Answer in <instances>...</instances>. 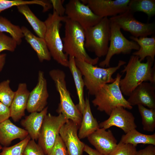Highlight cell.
<instances>
[{"label":"cell","mask_w":155,"mask_h":155,"mask_svg":"<svg viewBox=\"0 0 155 155\" xmlns=\"http://www.w3.org/2000/svg\"><path fill=\"white\" fill-rule=\"evenodd\" d=\"M145 63L141 62L138 57L132 55L121 72L125 73L121 78L119 86L123 94L129 96L139 85L144 82L155 84V66L154 61L146 57Z\"/></svg>","instance_id":"6da1fadb"},{"label":"cell","mask_w":155,"mask_h":155,"mask_svg":"<svg viewBox=\"0 0 155 155\" xmlns=\"http://www.w3.org/2000/svg\"><path fill=\"white\" fill-rule=\"evenodd\" d=\"M66 17L64 22L65 36L62 40L64 52L68 56L73 57L75 59L93 65L96 64L99 58L91 57L86 51L84 29L78 23Z\"/></svg>","instance_id":"7a4b0ae2"},{"label":"cell","mask_w":155,"mask_h":155,"mask_svg":"<svg viewBox=\"0 0 155 155\" xmlns=\"http://www.w3.org/2000/svg\"><path fill=\"white\" fill-rule=\"evenodd\" d=\"M75 61L83 77L84 85L89 94L94 96L104 85L115 81L113 75L126 63L124 61L120 60L116 66L103 68L80 59H75Z\"/></svg>","instance_id":"3957f363"},{"label":"cell","mask_w":155,"mask_h":155,"mask_svg":"<svg viewBox=\"0 0 155 155\" xmlns=\"http://www.w3.org/2000/svg\"><path fill=\"white\" fill-rule=\"evenodd\" d=\"M122 75L118 73L115 81L102 86L94 95L92 100L93 105L97 109L104 112L109 116L112 111L119 107L131 109L133 106L123 96L119 86Z\"/></svg>","instance_id":"277c9868"},{"label":"cell","mask_w":155,"mask_h":155,"mask_svg":"<svg viewBox=\"0 0 155 155\" xmlns=\"http://www.w3.org/2000/svg\"><path fill=\"white\" fill-rule=\"evenodd\" d=\"M66 16H60L53 11L49 13L44 21L46 30L44 37L47 46L51 57L58 63L68 67V56L63 51V42L60 33L62 22H64Z\"/></svg>","instance_id":"5b68a950"},{"label":"cell","mask_w":155,"mask_h":155,"mask_svg":"<svg viewBox=\"0 0 155 155\" xmlns=\"http://www.w3.org/2000/svg\"><path fill=\"white\" fill-rule=\"evenodd\" d=\"M49 73L55 83L57 90L59 95L60 102L57 112L59 114H63L68 119L71 120L80 126L82 115L74 103L67 89L65 73L62 70L54 69L50 70Z\"/></svg>","instance_id":"8992f818"},{"label":"cell","mask_w":155,"mask_h":155,"mask_svg":"<svg viewBox=\"0 0 155 155\" xmlns=\"http://www.w3.org/2000/svg\"><path fill=\"white\" fill-rule=\"evenodd\" d=\"M84 30L85 49L94 53L99 58L105 56L108 51L111 36L109 18H103L97 24Z\"/></svg>","instance_id":"52a82bcc"},{"label":"cell","mask_w":155,"mask_h":155,"mask_svg":"<svg viewBox=\"0 0 155 155\" xmlns=\"http://www.w3.org/2000/svg\"><path fill=\"white\" fill-rule=\"evenodd\" d=\"M110 44L104 59L99 63L101 67H109L111 59L115 55L129 54L133 50L137 51L140 48L135 42L129 40L124 36L121 29L115 23L110 22Z\"/></svg>","instance_id":"ba28073f"},{"label":"cell","mask_w":155,"mask_h":155,"mask_svg":"<svg viewBox=\"0 0 155 155\" xmlns=\"http://www.w3.org/2000/svg\"><path fill=\"white\" fill-rule=\"evenodd\" d=\"M68 120L61 114L56 116L49 113L45 117L38 144L45 155H48L50 152L61 127Z\"/></svg>","instance_id":"9c48e42d"},{"label":"cell","mask_w":155,"mask_h":155,"mask_svg":"<svg viewBox=\"0 0 155 155\" xmlns=\"http://www.w3.org/2000/svg\"><path fill=\"white\" fill-rule=\"evenodd\" d=\"M109 19L121 29L129 32L132 36L135 37H147L155 33L154 22L145 23L138 21L128 9L125 12L112 17Z\"/></svg>","instance_id":"30bf717a"},{"label":"cell","mask_w":155,"mask_h":155,"mask_svg":"<svg viewBox=\"0 0 155 155\" xmlns=\"http://www.w3.org/2000/svg\"><path fill=\"white\" fill-rule=\"evenodd\" d=\"M65 8L67 17L78 23L84 29L95 25L102 18L95 14L80 0H70Z\"/></svg>","instance_id":"8fae6325"},{"label":"cell","mask_w":155,"mask_h":155,"mask_svg":"<svg viewBox=\"0 0 155 155\" xmlns=\"http://www.w3.org/2000/svg\"><path fill=\"white\" fill-rule=\"evenodd\" d=\"M93 12L103 18L113 17L122 13L128 9L130 0H81Z\"/></svg>","instance_id":"7c38bea8"},{"label":"cell","mask_w":155,"mask_h":155,"mask_svg":"<svg viewBox=\"0 0 155 155\" xmlns=\"http://www.w3.org/2000/svg\"><path fill=\"white\" fill-rule=\"evenodd\" d=\"M49 96L46 80L43 71L39 70L37 84L30 92L26 109L27 111L31 113L42 111L46 107Z\"/></svg>","instance_id":"4fadbf2b"},{"label":"cell","mask_w":155,"mask_h":155,"mask_svg":"<svg viewBox=\"0 0 155 155\" xmlns=\"http://www.w3.org/2000/svg\"><path fill=\"white\" fill-rule=\"evenodd\" d=\"M109 116L107 119L99 124L100 128L106 129L112 126H116L126 133L137 127L132 113L123 107L115 108Z\"/></svg>","instance_id":"5bb4252c"},{"label":"cell","mask_w":155,"mask_h":155,"mask_svg":"<svg viewBox=\"0 0 155 155\" xmlns=\"http://www.w3.org/2000/svg\"><path fill=\"white\" fill-rule=\"evenodd\" d=\"M80 126L68 120L62 126L59 135L66 147L68 155H82L85 144L80 140L78 134Z\"/></svg>","instance_id":"9a60e30c"},{"label":"cell","mask_w":155,"mask_h":155,"mask_svg":"<svg viewBox=\"0 0 155 155\" xmlns=\"http://www.w3.org/2000/svg\"><path fill=\"white\" fill-rule=\"evenodd\" d=\"M127 100L132 106L141 105L155 109V84L144 82L138 86L131 93Z\"/></svg>","instance_id":"2e32d148"},{"label":"cell","mask_w":155,"mask_h":155,"mask_svg":"<svg viewBox=\"0 0 155 155\" xmlns=\"http://www.w3.org/2000/svg\"><path fill=\"white\" fill-rule=\"evenodd\" d=\"M87 137L96 150L103 155H108L117 144L112 131L104 128H100Z\"/></svg>","instance_id":"e0dca14e"},{"label":"cell","mask_w":155,"mask_h":155,"mask_svg":"<svg viewBox=\"0 0 155 155\" xmlns=\"http://www.w3.org/2000/svg\"><path fill=\"white\" fill-rule=\"evenodd\" d=\"M30 92L26 83L19 84L9 107L10 117L14 122H18L25 115Z\"/></svg>","instance_id":"ac0fdd59"},{"label":"cell","mask_w":155,"mask_h":155,"mask_svg":"<svg viewBox=\"0 0 155 155\" xmlns=\"http://www.w3.org/2000/svg\"><path fill=\"white\" fill-rule=\"evenodd\" d=\"M28 135L26 130L17 127L9 119L0 123V144L4 146H9L16 139L22 140Z\"/></svg>","instance_id":"d6986e66"},{"label":"cell","mask_w":155,"mask_h":155,"mask_svg":"<svg viewBox=\"0 0 155 155\" xmlns=\"http://www.w3.org/2000/svg\"><path fill=\"white\" fill-rule=\"evenodd\" d=\"M48 107L42 111L31 113L22 120L21 125L28 132L31 139L37 141L38 138L44 119L47 115Z\"/></svg>","instance_id":"ffe728a7"},{"label":"cell","mask_w":155,"mask_h":155,"mask_svg":"<svg viewBox=\"0 0 155 155\" xmlns=\"http://www.w3.org/2000/svg\"><path fill=\"white\" fill-rule=\"evenodd\" d=\"M21 28L24 37L36 52L40 62L50 61L51 57L44 38L35 35L25 26Z\"/></svg>","instance_id":"44dd1931"},{"label":"cell","mask_w":155,"mask_h":155,"mask_svg":"<svg viewBox=\"0 0 155 155\" xmlns=\"http://www.w3.org/2000/svg\"><path fill=\"white\" fill-rule=\"evenodd\" d=\"M82 122L78 134L80 139L87 137L100 128L99 124L92 113L89 99L85 100L84 109L82 114Z\"/></svg>","instance_id":"7402d4cb"},{"label":"cell","mask_w":155,"mask_h":155,"mask_svg":"<svg viewBox=\"0 0 155 155\" xmlns=\"http://www.w3.org/2000/svg\"><path fill=\"white\" fill-rule=\"evenodd\" d=\"M68 67L73 76L78 97L79 103L76 106L82 115L84 111L85 104L84 96V89L85 85L83 76L76 65L74 57L69 56Z\"/></svg>","instance_id":"603a6c76"},{"label":"cell","mask_w":155,"mask_h":155,"mask_svg":"<svg viewBox=\"0 0 155 155\" xmlns=\"http://www.w3.org/2000/svg\"><path fill=\"white\" fill-rule=\"evenodd\" d=\"M130 38L135 42L139 45V49L132 53L133 55L139 57L141 62L149 57L154 61L155 55V37H142L137 38L131 36Z\"/></svg>","instance_id":"cb8c5ba5"},{"label":"cell","mask_w":155,"mask_h":155,"mask_svg":"<svg viewBox=\"0 0 155 155\" xmlns=\"http://www.w3.org/2000/svg\"><path fill=\"white\" fill-rule=\"evenodd\" d=\"M18 11L25 18L37 36L44 38L46 30L44 22L39 19L31 10L27 5L17 6Z\"/></svg>","instance_id":"d4e9b609"},{"label":"cell","mask_w":155,"mask_h":155,"mask_svg":"<svg viewBox=\"0 0 155 155\" xmlns=\"http://www.w3.org/2000/svg\"><path fill=\"white\" fill-rule=\"evenodd\" d=\"M120 142L136 146L140 144L155 146V133L152 135L144 134L134 129L123 135Z\"/></svg>","instance_id":"484cf974"},{"label":"cell","mask_w":155,"mask_h":155,"mask_svg":"<svg viewBox=\"0 0 155 155\" xmlns=\"http://www.w3.org/2000/svg\"><path fill=\"white\" fill-rule=\"evenodd\" d=\"M128 9L133 14L136 12H142L149 19L155 15V0H130Z\"/></svg>","instance_id":"4316f807"},{"label":"cell","mask_w":155,"mask_h":155,"mask_svg":"<svg viewBox=\"0 0 155 155\" xmlns=\"http://www.w3.org/2000/svg\"><path fill=\"white\" fill-rule=\"evenodd\" d=\"M30 4H37L43 7V12L47 11L51 7L50 1L46 0H0V13L13 6Z\"/></svg>","instance_id":"83f0119b"},{"label":"cell","mask_w":155,"mask_h":155,"mask_svg":"<svg viewBox=\"0 0 155 155\" xmlns=\"http://www.w3.org/2000/svg\"><path fill=\"white\" fill-rule=\"evenodd\" d=\"M0 32H6L17 42L18 45L22 42L24 34L21 27L14 25L5 18L0 16Z\"/></svg>","instance_id":"f1b7e54d"},{"label":"cell","mask_w":155,"mask_h":155,"mask_svg":"<svg viewBox=\"0 0 155 155\" xmlns=\"http://www.w3.org/2000/svg\"><path fill=\"white\" fill-rule=\"evenodd\" d=\"M137 106L142 117L143 129L153 132L155 129V109L149 108L141 105Z\"/></svg>","instance_id":"f546056e"},{"label":"cell","mask_w":155,"mask_h":155,"mask_svg":"<svg viewBox=\"0 0 155 155\" xmlns=\"http://www.w3.org/2000/svg\"><path fill=\"white\" fill-rule=\"evenodd\" d=\"M10 83L9 79L0 83V102L9 107L15 94L10 87Z\"/></svg>","instance_id":"4dcf8cb0"},{"label":"cell","mask_w":155,"mask_h":155,"mask_svg":"<svg viewBox=\"0 0 155 155\" xmlns=\"http://www.w3.org/2000/svg\"><path fill=\"white\" fill-rule=\"evenodd\" d=\"M31 138L28 135L26 138L12 146L2 148L0 155H22L24 149Z\"/></svg>","instance_id":"1f68e13d"},{"label":"cell","mask_w":155,"mask_h":155,"mask_svg":"<svg viewBox=\"0 0 155 155\" xmlns=\"http://www.w3.org/2000/svg\"><path fill=\"white\" fill-rule=\"evenodd\" d=\"M136 146L119 142L108 155H135Z\"/></svg>","instance_id":"d6a6232c"},{"label":"cell","mask_w":155,"mask_h":155,"mask_svg":"<svg viewBox=\"0 0 155 155\" xmlns=\"http://www.w3.org/2000/svg\"><path fill=\"white\" fill-rule=\"evenodd\" d=\"M17 45L16 41L11 36L0 32V55L4 51L14 52Z\"/></svg>","instance_id":"836d02e7"},{"label":"cell","mask_w":155,"mask_h":155,"mask_svg":"<svg viewBox=\"0 0 155 155\" xmlns=\"http://www.w3.org/2000/svg\"><path fill=\"white\" fill-rule=\"evenodd\" d=\"M48 155H68L66 147L59 134Z\"/></svg>","instance_id":"e575fe53"},{"label":"cell","mask_w":155,"mask_h":155,"mask_svg":"<svg viewBox=\"0 0 155 155\" xmlns=\"http://www.w3.org/2000/svg\"><path fill=\"white\" fill-rule=\"evenodd\" d=\"M22 155H45L42 148L35 141L30 140L28 143Z\"/></svg>","instance_id":"d590c367"},{"label":"cell","mask_w":155,"mask_h":155,"mask_svg":"<svg viewBox=\"0 0 155 155\" xmlns=\"http://www.w3.org/2000/svg\"><path fill=\"white\" fill-rule=\"evenodd\" d=\"M50 2L55 11L60 16H63L65 13V9L63 5L64 0H51Z\"/></svg>","instance_id":"8d00e7d4"},{"label":"cell","mask_w":155,"mask_h":155,"mask_svg":"<svg viewBox=\"0 0 155 155\" xmlns=\"http://www.w3.org/2000/svg\"><path fill=\"white\" fill-rule=\"evenodd\" d=\"M10 117L9 107L0 102V123Z\"/></svg>","instance_id":"74e56055"},{"label":"cell","mask_w":155,"mask_h":155,"mask_svg":"<svg viewBox=\"0 0 155 155\" xmlns=\"http://www.w3.org/2000/svg\"><path fill=\"white\" fill-rule=\"evenodd\" d=\"M135 155H155V146L149 145L144 148L137 151Z\"/></svg>","instance_id":"f35d334b"},{"label":"cell","mask_w":155,"mask_h":155,"mask_svg":"<svg viewBox=\"0 0 155 155\" xmlns=\"http://www.w3.org/2000/svg\"><path fill=\"white\" fill-rule=\"evenodd\" d=\"M84 151L85 152L89 155H103L96 150L92 148L86 144L85 145Z\"/></svg>","instance_id":"ab89813d"},{"label":"cell","mask_w":155,"mask_h":155,"mask_svg":"<svg viewBox=\"0 0 155 155\" xmlns=\"http://www.w3.org/2000/svg\"><path fill=\"white\" fill-rule=\"evenodd\" d=\"M7 55L6 53L0 55V73L2 71L6 62Z\"/></svg>","instance_id":"60d3db41"},{"label":"cell","mask_w":155,"mask_h":155,"mask_svg":"<svg viewBox=\"0 0 155 155\" xmlns=\"http://www.w3.org/2000/svg\"><path fill=\"white\" fill-rule=\"evenodd\" d=\"M2 146H1V145H0V150H1L2 149Z\"/></svg>","instance_id":"b9f144b4"},{"label":"cell","mask_w":155,"mask_h":155,"mask_svg":"<svg viewBox=\"0 0 155 155\" xmlns=\"http://www.w3.org/2000/svg\"></svg>","instance_id":"7bdbcfd3"}]
</instances>
